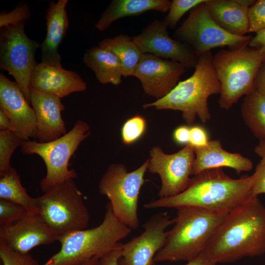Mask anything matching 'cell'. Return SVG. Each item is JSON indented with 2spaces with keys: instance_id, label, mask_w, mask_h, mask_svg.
<instances>
[{
  "instance_id": "6da1fadb",
  "label": "cell",
  "mask_w": 265,
  "mask_h": 265,
  "mask_svg": "<svg viewBox=\"0 0 265 265\" xmlns=\"http://www.w3.org/2000/svg\"><path fill=\"white\" fill-rule=\"evenodd\" d=\"M204 251L216 264L265 254V207L258 196L229 212Z\"/></svg>"
},
{
  "instance_id": "7a4b0ae2",
  "label": "cell",
  "mask_w": 265,
  "mask_h": 265,
  "mask_svg": "<svg viewBox=\"0 0 265 265\" xmlns=\"http://www.w3.org/2000/svg\"><path fill=\"white\" fill-rule=\"evenodd\" d=\"M252 197L250 176L235 179L222 168H214L191 178L187 188L179 194L152 200L143 206L147 209L191 206L229 213Z\"/></svg>"
},
{
  "instance_id": "3957f363",
  "label": "cell",
  "mask_w": 265,
  "mask_h": 265,
  "mask_svg": "<svg viewBox=\"0 0 265 265\" xmlns=\"http://www.w3.org/2000/svg\"><path fill=\"white\" fill-rule=\"evenodd\" d=\"M164 246L157 253L155 262L190 261L204 251L229 213L196 207H179Z\"/></svg>"
},
{
  "instance_id": "277c9868",
  "label": "cell",
  "mask_w": 265,
  "mask_h": 265,
  "mask_svg": "<svg viewBox=\"0 0 265 265\" xmlns=\"http://www.w3.org/2000/svg\"><path fill=\"white\" fill-rule=\"evenodd\" d=\"M211 51L198 57V63L193 74L180 81L165 97L145 104L144 108L153 107L158 110H179L187 125H192L196 117L205 123L210 120L208 99L220 94L221 85L212 65Z\"/></svg>"
},
{
  "instance_id": "5b68a950",
  "label": "cell",
  "mask_w": 265,
  "mask_h": 265,
  "mask_svg": "<svg viewBox=\"0 0 265 265\" xmlns=\"http://www.w3.org/2000/svg\"><path fill=\"white\" fill-rule=\"evenodd\" d=\"M132 231L114 215L108 202L99 225L59 237L60 249L42 265H81L95 256L101 258Z\"/></svg>"
},
{
  "instance_id": "8992f818",
  "label": "cell",
  "mask_w": 265,
  "mask_h": 265,
  "mask_svg": "<svg viewBox=\"0 0 265 265\" xmlns=\"http://www.w3.org/2000/svg\"><path fill=\"white\" fill-rule=\"evenodd\" d=\"M248 44L223 49L212 56V65L221 85L219 106L231 108L239 99L254 91L257 71L265 59V50Z\"/></svg>"
},
{
  "instance_id": "52a82bcc",
  "label": "cell",
  "mask_w": 265,
  "mask_h": 265,
  "mask_svg": "<svg viewBox=\"0 0 265 265\" xmlns=\"http://www.w3.org/2000/svg\"><path fill=\"white\" fill-rule=\"evenodd\" d=\"M74 180L59 183L36 198L38 214L58 238L86 229L90 220L82 194Z\"/></svg>"
},
{
  "instance_id": "ba28073f",
  "label": "cell",
  "mask_w": 265,
  "mask_h": 265,
  "mask_svg": "<svg viewBox=\"0 0 265 265\" xmlns=\"http://www.w3.org/2000/svg\"><path fill=\"white\" fill-rule=\"evenodd\" d=\"M90 134L89 125L79 120L69 132L54 140L46 143L29 140L23 142L20 146L22 153L37 155L45 162L47 173L40 183L44 193L67 180L77 178L76 171L69 169V161L81 142Z\"/></svg>"
},
{
  "instance_id": "9c48e42d",
  "label": "cell",
  "mask_w": 265,
  "mask_h": 265,
  "mask_svg": "<svg viewBox=\"0 0 265 265\" xmlns=\"http://www.w3.org/2000/svg\"><path fill=\"white\" fill-rule=\"evenodd\" d=\"M147 159L138 168L128 172L120 163H112L99 183L100 193L109 199L114 215L132 230L139 225L138 204L147 170Z\"/></svg>"
},
{
  "instance_id": "30bf717a",
  "label": "cell",
  "mask_w": 265,
  "mask_h": 265,
  "mask_svg": "<svg viewBox=\"0 0 265 265\" xmlns=\"http://www.w3.org/2000/svg\"><path fill=\"white\" fill-rule=\"evenodd\" d=\"M206 1L190 11L187 18L175 30L174 39L189 45L198 57L215 48L227 46L235 49L248 44L250 35H233L213 21L208 11Z\"/></svg>"
},
{
  "instance_id": "8fae6325",
  "label": "cell",
  "mask_w": 265,
  "mask_h": 265,
  "mask_svg": "<svg viewBox=\"0 0 265 265\" xmlns=\"http://www.w3.org/2000/svg\"><path fill=\"white\" fill-rule=\"evenodd\" d=\"M24 29L25 22L0 28V68L14 77L31 104L29 81L40 44L28 38Z\"/></svg>"
},
{
  "instance_id": "7c38bea8",
  "label": "cell",
  "mask_w": 265,
  "mask_h": 265,
  "mask_svg": "<svg viewBox=\"0 0 265 265\" xmlns=\"http://www.w3.org/2000/svg\"><path fill=\"white\" fill-rule=\"evenodd\" d=\"M194 159V147L189 144L172 154L165 153L159 146L152 148L147 159V170L160 178L159 198L177 195L187 188Z\"/></svg>"
},
{
  "instance_id": "4fadbf2b",
  "label": "cell",
  "mask_w": 265,
  "mask_h": 265,
  "mask_svg": "<svg viewBox=\"0 0 265 265\" xmlns=\"http://www.w3.org/2000/svg\"><path fill=\"white\" fill-rule=\"evenodd\" d=\"M173 224L167 212H160L152 215L143 225L142 233L122 244L119 265H155L154 258L164 246L166 229Z\"/></svg>"
},
{
  "instance_id": "5bb4252c",
  "label": "cell",
  "mask_w": 265,
  "mask_h": 265,
  "mask_svg": "<svg viewBox=\"0 0 265 265\" xmlns=\"http://www.w3.org/2000/svg\"><path fill=\"white\" fill-rule=\"evenodd\" d=\"M163 21L155 20L145 27L141 32L132 37L143 53H150L164 59L182 64L186 69H194L198 57L186 43L171 37Z\"/></svg>"
},
{
  "instance_id": "9a60e30c",
  "label": "cell",
  "mask_w": 265,
  "mask_h": 265,
  "mask_svg": "<svg viewBox=\"0 0 265 265\" xmlns=\"http://www.w3.org/2000/svg\"><path fill=\"white\" fill-rule=\"evenodd\" d=\"M185 69L178 62L144 53L136 67L134 77L140 81L146 94L158 100L175 88Z\"/></svg>"
},
{
  "instance_id": "2e32d148",
  "label": "cell",
  "mask_w": 265,
  "mask_h": 265,
  "mask_svg": "<svg viewBox=\"0 0 265 265\" xmlns=\"http://www.w3.org/2000/svg\"><path fill=\"white\" fill-rule=\"evenodd\" d=\"M58 236L38 214L27 213L16 223L0 226V244L22 253L33 248L52 243Z\"/></svg>"
},
{
  "instance_id": "e0dca14e",
  "label": "cell",
  "mask_w": 265,
  "mask_h": 265,
  "mask_svg": "<svg viewBox=\"0 0 265 265\" xmlns=\"http://www.w3.org/2000/svg\"><path fill=\"white\" fill-rule=\"evenodd\" d=\"M29 104L18 83L0 73V109L9 119L12 131L25 141L36 138V116Z\"/></svg>"
},
{
  "instance_id": "ac0fdd59",
  "label": "cell",
  "mask_w": 265,
  "mask_h": 265,
  "mask_svg": "<svg viewBox=\"0 0 265 265\" xmlns=\"http://www.w3.org/2000/svg\"><path fill=\"white\" fill-rule=\"evenodd\" d=\"M31 105L36 119V138L40 143L54 140L66 133L61 98L30 88Z\"/></svg>"
},
{
  "instance_id": "d6986e66",
  "label": "cell",
  "mask_w": 265,
  "mask_h": 265,
  "mask_svg": "<svg viewBox=\"0 0 265 265\" xmlns=\"http://www.w3.org/2000/svg\"><path fill=\"white\" fill-rule=\"evenodd\" d=\"M29 85L34 90L60 98L83 92L87 88L86 82L77 73L41 62L37 63L34 68Z\"/></svg>"
},
{
  "instance_id": "ffe728a7",
  "label": "cell",
  "mask_w": 265,
  "mask_h": 265,
  "mask_svg": "<svg viewBox=\"0 0 265 265\" xmlns=\"http://www.w3.org/2000/svg\"><path fill=\"white\" fill-rule=\"evenodd\" d=\"M68 0L51 1L46 11V35L40 45L41 63L55 67H62L58 48L66 36L69 20L66 6Z\"/></svg>"
},
{
  "instance_id": "44dd1931",
  "label": "cell",
  "mask_w": 265,
  "mask_h": 265,
  "mask_svg": "<svg viewBox=\"0 0 265 265\" xmlns=\"http://www.w3.org/2000/svg\"><path fill=\"white\" fill-rule=\"evenodd\" d=\"M195 159L193 163L192 175L203 171L229 167L240 174L248 172L253 167L252 160L239 153L228 152L223 149L220 141L211 140L204 147L194 148Z\"/></svg>"
},
{
  "instance_id": "7402d4cb",
  "label": "cell",
  "mask_w": 265,
  "mask_h": 265,
  "mask_svg": "<svg viewBox=\"0 0 265 265\" xmlns=\"http://www.w3.org/2000/svg\"><path fill=\"white\" fill-rule=\"evenodd\" d=\"M253 0H207L206 6L213 21L225 31L243 36L249 33V8Z\"/></svg>"
},
{
  "instance_id": "603a6c76",
  "label": "cell",
  "mask_w": 265,
  "mask_h": 265,
  "mask_svg": "<svg viewBox=\"0 0 265 265\" xmlns=\"http://www.w3.org/2000/svg\"><path fill=\"white\" fill-rule=\"evenodd\" d=\"M171 4L169 0H113L102 13L95 27L103 31L116 20L129 16H139L148 11L165 13Z\"/></svg>"
},
{
  "instance_id": "cb8c5ba5",
  "label": "cell",
  "mask_w": 265,
  "mask_h": 265,
  "mask_svg": "<svg viewBox=\"0 0 265 265\" xmlns=\"http://www.w3.org/2000/svg\"><path fill=\"white\" fill-rule=\"evenodd\" d=\"M85 65L93 71L98 81L118 85L122 82L123 68L118 57L99 46L87 49L83 57Z\"/></svg>"
},
{
  "instance_id": "d4e9b609",
  "label": "cell",
  "mask_w": 265,
  "mask_h": 265,
  "mask_svg": "<svg viewBox=\"0 0 265 265\" xmlns=\"http://www.w3.org/2000/svg\"><path fill=\"white\" fill-rule=\"evenodd\" d=\"M98 46L118 57L122 66L123 77H134L136 67L144 53L132 37L121 33L102 40Z\"/></svg>"
},
{
  "instance_id": "484cf974",
  "label": "cell",
  "mask_w": 265,
  "mask_h": 265,
  "mask_svg": "<svg viewBox=\"0 0 265 265\" xmlns=\"http://www.w3.org/2000/svg\"><path fill=\"white\" fill-rule=\"evenodd\" d=\"M0 199L19 205L27 213L38 214L36 198L28 194L18 171L12 166L7 173L0 176Z\"/></svg>"
},
{
  "instance_id": "4316f807",
  "label": "cell",
  "mask_w": 265,
  "mask_h": 265,
  "mask_svg": "<svg viewBox=\"0 0 265 265\" xmlns=\"http://www.w3.org/2000/svg\"><path fill=\"white\" fill-rule=\"evenodd\" d=\"M241 113L253 135L259 141H265V97L255 90L245 96Z\"/></svg>"
},
{
  "instance_id": "83f0119b",
  "label": "cell",
  "mask_w": 265,
  "mask_h": 265,
  "mask_svg": "<svg viewBox=\"0 0 265 265\" xmlns=\"http://www.w3.org/2000/svg\"><path fill=\"white\" fill-rule=\"evenodd\" d=\"M24 141L14 132L0 131V176L9 171L12 155Z\"/></svg>"
},
{
  "instance_id": "f1b7e54d",
  "label": "cell",
  "mask_w": 265,
  "mask_h": 265,
  "mask_svg": "<svg viewBox=\"0 0 265 265\" xmlns=\"http://www.w3.org/2000/svg\"><path fill=\"white\" fill-rule=\"evenodd\" d=\"M147 127L145 118L140 115H134L128 119L121 129V137L125 145L132 144L144 135Z\"/></svg>"
},
{
  "instance_id": "f546056e",
  "label": "cell",
  "mask_w": 265,
  "mask_h": 265,
  "mask_svg": "<svg viewBox=\"0 0 265 265\" xmlns=\"http://www.w3.org/2000/svg\"><path fill=\"white\" fill-rule=\"evenodd\" d=\"M206 0H173L167 14L163 19L168 27L174 28L182 17L188 11Z\"/></svg>"
},
{
  "instance_id": "4dcf8cb0",
  "label": "cell",
  "mask_w": 265,
  "mask_h": 265,
  "mask_svg": "<svg viewBox=\"0 0 265 265\" xmlns=\"http://www.w3.org/2000/svg\"><path fill=\"white\" fill-rule=\"evenodd\" d=\"M27 213L22 206L0 199V226L13 224L23 218Z\"/></svg>"
},
{
  "instance_id": "1f68e13d",
  "label": "cell",
  "mask_w": 265,
  "mask_h": 265,
  "mask_svg": "<svg viewBox=\"0 0 265 265\" xmlns=\"http://www.w3.org/2000/svg\"><path fill=\"white\" fill-rule=\"evenodd\" d=\"M0 258L3 265H40L29 253L18 252L1 244Z\"/></svg>"
},
{
  "instance_id": "d6a6232c",
  "label": "cell",
  "mask_w": 265,
  "mask_h": 265,
  "mask_svg": "<svg viewBox=\"0 0 265 265\" xmlns=\"http://www.w3.org/2000/svg\"><path fill=\"white\" fill-rule=\"evenodd\" d=\"M31 13L27 3H20L12 11H4L0 14V28L15 25L29 19Z\"/></svg>"
},
{
  "instance_id": "836d02e7",
  "label": "cell",
  "mask_w": 265,
  "mask_h": 265,
  "mask_svg": "<svg viewBox=\"0 0 265 265\" xmlns=\"http://www.w3.org/2000/svg\"><path fill=\"white\" fill-rule=\"evenodd\" d=\"M249 33L265 28V0H255L249 8Z\"/></svg>"
},
{
  "instance_id": "e575fe53",
  "label": "cell",
  "mask_w": 265,
  "mask_h": 265,
  "mask_svg": "<svg viewBox=\"0 0 265 265\" xmlns=\"http://www.w3.org/2000/svg\"><path fill=\"white\" fill-rule=\"evenodd\" d=\"M250 178L253 196H258L260 194L265 193V158H262Z\"/></svg>"
},
{
  "instance_id": "d590c367",
  "label": "cell",
  "mask_w": 265,
  "mask_h": 265,
  "mask_svg": "<svg viewBox=\"0 0 265 265\" xmlns=\"http://www.w3.org/2000/svg\"><path fill=\"white\" fill-rule=\"evenodd\" d=\"M209 141L208 132L204 127L200 125L190 127L189 144L194 148L202 147L207 145Z\"/></svg>"
},
{
  "instance_id": "8d00e7d4",
  "label": "cell",
  "mask_w": 265,
  "mask_h": 265,
  "mask_svg": "<svg viewBox=\"0 0 265 265\" xmlns=\"http://www.w3.org/2000/svg\"><path fill=\"white\" fill-rule=\"evenodd\" d=\"M122 249V243L120 242L113 249L100 258L98 265H119Z\"/></svg>"
},
{
  "instance_id": "74e56055",
  "label": "cell",
  "mask_w": 265,
  "mask_h": 265,
  "mask_svg": "<svg viewBox=\"0 0 265 265\" xmlns=\"http://www.w3.org/2000/svg\"><path fill=\"white\" fill-rule=\"evenodd\" d=\"M172 137L174 142L179 145H186L189 144L190 137V127L188 125H181L173 131Z\"/></svg>"
},
{
  "instance_id": "f35d334b",
  "label": "cell",
  "mask_w": 265,
  "mask_h": 265,
  "mask_svg": "<svg viewBox=\"0 0 265 265\" xmlns=\"http://www.w3.org/2000/svg\"><path fill=\"white\" fill-rule=\"evenodd\" d=\"M254 90L265 97V59L261 64L255 76Z\"/></svg>"
},
{
  "instance_id": "ab89813d",
  "label": "cell",
  "mask_w": 265,
  "mask_h": 265,
  "mask_svg": "<svg viewBox=\"0 0 265 265\" xmlns=\"http://www.w3.org/2000/svg\"><path fill=\"white\" fill-rule=\"evenodd\" d=\"M248 46L252 48L265 50V28L256 32L255 36L251 37Z\"/></svg>"
},
{
  "instance_id": "60d3db41",
  "label": "cell",
  "mask_w": 265,
  "mask_h": 265,
  "mask_svg": "<svg viewBox=\"0 0 265 265\" xmlns=\"http://www.w3.org/2000/svg\"><path fill=\"white\" fill-rule=\"evenodd\" d=\"M185 265H216V264L204 251L195 258L187 262Z\"/></svg>"
},
{
  "instance_id": "b9f144b4",
  "label": "cell",
  "mask_w": 265,
  "mask_h": 265,
  "mask_svg": "<svg viewBox=\"0 0 265 265\" xmlns=\"http://www.w3.org/2000/svg\"><path fill=\"white\" fill-rule=\"evenodd\" d=\"M0 131L10 130L12 131L11 122L6 115L0 109Z\"/></svg>"
},
{
  "instance_id": "7bdbcfd3",
  "label": "cell",
  "mask_w": 265,
  "mask_h": 265,
  "mask_svg": "<svg viewBox=\"0 0 265 265\" xmlns=\"http://www.w3.org/2000/svg\"><path fill=\"white\" fill-rule=\"evenodd\" d=\"M255 153L262 158H265V141L260 140L254 149Z\"/></svg>"
},
{
  "instance_id": "ee69618b",
  "label": "cell",
  "mask_w": 265,
  "mask_h": 265,
  "mask_svg": "<svg viewBox=\"0 0 265 265\" xmlns=\"http://www.w3.org/2000/svg\"><path fill=\"white\" fill-rule=\"evenodd\" d=\"M100 258L98 256H95L81 265H98Z\"/></svg>"
}]
</instances>
